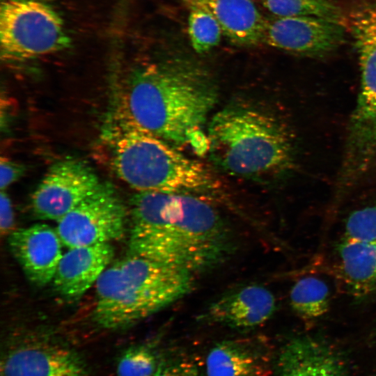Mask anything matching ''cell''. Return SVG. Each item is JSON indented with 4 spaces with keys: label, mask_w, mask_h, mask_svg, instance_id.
<instances>
[{
    "label": "cell",
    "mask_w": 376,
    "mask_h": 376,
    "mask_svg": "<svg viewBox=\"0 0 376 376\" xmlns=\"http://www.w3.org/2000/svg\"><path fill=\"white\" fill-rule=\"evenodd\" d=\"M129 253L192 275L234 251L233 235L212 203L196 196L136 191L130 200Z\"/></svg>",
    "instance_id": "1"
},
{
    "label": "cell",
    "mask_w": 376,
    "mask_h": 376,
    "mask_svg": "<svg viewBox=\"0 0 376 376\" xmlns=\"http://www.w3.org/2000/svg\"><path fill=\"white\" fill-rule=\"evenodd\" d=\"M217 98V86L203 68L173 58L134 70L117 111L171 144L202 152L208 150L204 128Z\"/></svg>",
    "instance_id": "2"
},
{
    "label": "cell",
    "mask_w": 376,
    "mask_h": 376,
    "mask_svg": "<svg viewBox=\"0 0 376 376\" xmlns=\"http://www.w3.org/2000/svg\"><path fill=\"white\" fill-rule=\"evenodd\" d=\"M103 139L117 176L136 191L194 195L218 201L219 187L199 162L117 111L104 127Z\"/></svg>",
    "instance_id": "3"
},
{
    "label": "cell",
    "mask_w": 376,
    "mask_h": 376,
    "mask_svg": "<svg viewBox=\"0 0 376 376\" xmlns=\"http://www.w3.org/2000/svg\"><path fill=\"white\" fill-rule=\"evenodd\" d=\"M206 132L212 161L228 174L264 178L284 172L292 164L293 146L288 130L260 108L227 106L212 116Z\"/></svg>",
    "instance_id": "4"
},
{
    "label": "cell",
    "mask_w": 376,
    "mask_h": 376,
    "mask_svg": "<svg viewBox=\"0 0 376 376\" xmlns=\"http://www.w3.org/2000/svg\"><path fill=\"white\" fill-rule=\"evenodd\" d=\"M192 285L187 272L129 253L97 280L93 319L105 329L128 327L179 300Z\"/></svg>",
    "instance_id": "5"
},
{
    "label": "cell",
    "mask_w": 376,
    "mask_h": 376,
    "mask_svg": "<svg viewBox=\"0 0 376 376\" xmlns=\"http://www.w3.org/2000/svg\"><path fill=\"white\" fill-rule=\"evenodd\" d=\"M1 56L20 61L49 54L68 43L63 22L49 6L34 0H6L0 10Z\"/></svg>",
    "instance_id": "6"
},
{
    "label": "cell",
    "mask_w": 376,
    "mask_h": 376,
    "mask_svg": "<svg viewBox=\"0 0 376 376\" xmlns=\"http://www.w3.org/2000/svg\"><path fill=\"white\" fill-rule=\"evenodd\" d=\"M127 212L113 187L101 182L56 222V230L68 249L111 243L124 235Z\"/></svg>",
    "instance_id": "7"
},
{
    "label": "cell",
    "mask_w": 376,
    "mask_h": 376,
    "mask_svg": "<svg viewBox=\"0 0 376 376\" xmlns=\"http://www.w3.org/2000/svg\"><path fill=\"white\" fill-rule=\"evenodd\" d=\"M100 183L85 162L72 158L58 161L49 166L33 193L32 211L40 219L57 222Z\"/></svg>",
    "instance_id": "8"
},
{
    "label": "cell",
    "mask_w": 376,
    "mask_h": 376,
    "mask_svg": "<svg viewBox=\"0 0 376 376\" xmlns=\"http://www.w3.org/2000/svg\"><path fill=\"white\" fill-rule=\"evenodd\" d=\"M82 357L72 348L43 337L10 343L1 359V376H88Z\"/></svg>",
    "instance_id": "9"
},
{
    "label": "cell",
    "mask_w": 376,
    "mask_h": 376,
    "mask_svg": "<svg viewBox=\"0 0 376 376\" xmlns=\"http://www.w3.org/2000/svg\"><path fill=\"white\" fill-rule=\"evenodd\" d=\"M340 22L299 16L266 19L262 43L306 56H320L336 49L343 41Z\"/></svg>",
    "instance_id": "10"
},
{
    "label": "cell",
    "mask_w": 376,
    "mask_h": 376,
    "mask_svg": "<svg viewBox=\"0 0 376 376\" xmlns=\"http://www.w3.org/2000/svg\"><path fill=\"white\" fill-rule=\"evenodd\" d=\"M8 243L27 279L43 286L52 281L63 256L61 240L56 229L36 224L14 230Z\"/></svg>",
    "instance_id": "11"
},
{
    "label": "cell",
    "mask_w": 376,
    "mask_h": 376,
    "mask_svg": "<svg viewBox=\"0 0 376 376\" xmlns=\"http://www.w3.org/2000/svg\"><path fill=\"white\" fill-rule=\"evenodd\" d=\"M276 308L272 292L265 287L246 285L233 290L212 302L201 315L207 323L248 330L266 322Z\"/></svg>",
    "instance_id": "12"
},
{
    "label": "cell",
    "mask_w": 376,
    "mask_h": 376,
    "mask_svg": "<svg viewBox=\"0 0 376 376\" xmlns=\"http://www.w3.org/2000/svg\"><path fill=\"white\" fill-rule=\"evenodd\" d=\"M113 255L111 243L68 249L63 254L52 279L54 290L65 298L79 297L96 284Z\"/></svg>",
    "instance_id": "13"
},
{
    "label": "cell",
    "mask_w": 376,
    "mask_h": 376,
    "mask_svg": "<svg viewBox=\"0 0 376 376\" xmlns=\"http://www.w3.org/2000/svg\"><path fill=\"white\" fill-rule=\"evenodd\" d=\"M271 351L262 338L218 342L205 359L206 376H269Z\"/></svg>",
    "instance_id": "14"
},
{
    "label": "cell",
    "mask_w": 376,
    "mask_h": 376,
    "mask_svg": "<svg viewBox=\"0 0 376 376\" xmlns=\"http://www.w3.org/2000/svg\"><path fill=\"white\" fill-rule=\"evenodd\" d=\"M276 376H347L345 364L329 345L301 336L288 341L281 350Z\"/></svg>",
    "instance_id": "15"
},
{
    "label": "cell",
    "mask_w": 376,
    "mask_h": 376,
    "mask_svg": "<svg viewBox=\"0 0 376 376\" xmlns=\"http://www.w3.org/2000/svg\"><path fill=\"white\" fill-rule=\"evenodd\" d=\"M188 8L210 13L223 34L234 45L251 47L262 43L266 18L251 0H182Z\"/></svg>",
    "instance_id": "16"
},
{
    "label": "cell",
    "mask_w": 376,
    "mask_h": 376,
    "mask_svg": "<svg viewBox=\"0 0 376 376\" xmlns=\"http://www.w3.org/2000/svg\"><path fill=\"white\" fill-rule=\"evenodd\" d=\"M341 269L350 288L365 295L376 288V240L346 238L339 246Z\"/></svg>",
    "instance_id": "17"
},
{
    "label": "cell",
    "mask_w": 376,
    "mask_h": 376,
    "mask_svg": "<svg viewBox=\"0 0 376 376\" xmlns=\"http://www.w3.org/2000/svg\"><path fill=\"white\" fill-rule=\"evenodd\" d=\"M329 289L327 283L314 276L298 280L290 292L292 310L302 319L316 320L325 315L329 307Z\"/></svg>",
    "instance_id": "18"
},
{
    "label": "cell",
    "mask_w": 376,
    "mask_h": 376,
    "mask_svg": "<svg viewBox=\"0 0 376 376\" xmlns=\"http://www.w3.org/2000/svg\"><path fill=\"white\" fill-rule=\"evenodd\" d=\"M263 6L277 17H315L340 22L339 8L330 0H262Z\"/></svg>",
    "instance_id": "19"
},
{
    "label": "cell",
    "mask_w": 376,
    "mask_h": 376,
    "mask_svg": "<svg viewBox=\"0 0 376 376\" xmlns=\"http://www.w3.org/2000/svg\"><path fill=\"white\" fill-rule=\"evenodd\" d=\"M160 352L152 342L127 348L117 360V376H154Z\"/></svg>",
    "instance_id": "20"
},
{
    "label": "cell",
    "mask_w": 376,
    "mask_h": 376,
    "mask_svg": "<svg viewBox=\"0 0 376 376\" xmlns=\"http://www.w3.org/2000/svg\"><path fill=\"white\" fill-rule=\"evenodd\" d=\"M189 10L188 33L191 46L197 53H205L219 43L221 29L207 11L198 8Z\"/></svg>",
    "instance_id": "21"
},
{
    "label": "cell",
    "mask_w": 376,
    "mask_h": 376,
    "mask_svg": "<svg viewBox=\"0 0 376 376\" xmlns=\"http://www.w3.org/2000/svg\"><path fill=\"white\" fill-rule=\"evenodd\" d=\"M154 376H206L195 358L176 349L161 350Z\"/></svg>",
    "instance_id": "22"
},
{
    "label": "cell",
    "mask_w": 376,
    "mask_h": 376,
    "mask_svg": "<svg viewBox=\"0 0 376 376\" xmlns=\"http://www.w3.org/2000/svg\"><path fill=\"white\" fill-rule=\"evenodd\" d=\"M345 237L359 241L376 240V205L357 209L345 222Z\"/></svg>",
    "instance_id": "23"
},
{
    "label": "cell",
    "mask_w": 376,
    "mask_h": 376,
    "mask_svg": "<svg viewBox=\"0 0 376 376\" xmlns=\"http://www.w3.org/2000/svg\"><path fill=\"white\" fill-rule=\"evenodd\" d=\"M26 167L21 163L7 157L0 159V188L6 190L10 185L17 181L25 173Z\"/></svg>",
    "instance_id": "24"
},
{
    "label": "cell",
    "mask_w": 376,
    "mask_h": 376,
    "mask_svg": "<svg viewBox=\"0 0 376 376\" xmlns=\"http://www.w3.org/2000/svg\"><path fill=\"white\" fill-rule=\"evenodd\" d=\"M15 224L14 210L11 200L6 190L0 193V229L1 235H9Z\"/></svg>",
    "instance_id": "25"
}]
</instances>
